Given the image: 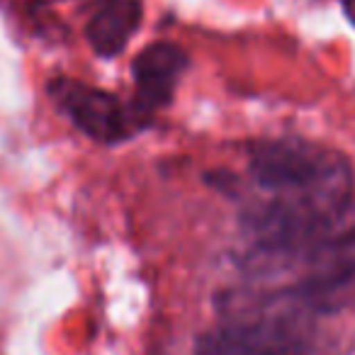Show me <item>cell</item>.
<instances>
[{
    "mask_svg": "<svg viewBox=\"0 0 355 355\" xmlns=\"http://www.w3.org/2000/svg\"><path fill=\"white\" fill-rule=\"evenodd\" d=\"M141 25V0H105L85 25V37L98 56L112 59Z\"/></svg>",
    "mask_w": 355,
    "mask_h": 355,
    "instance_id": "obj_5",
    "label": "cell"
},
{
    "mask_svg": "<svg viewBox=\"0 0 355 355\" xmlns=\"http://www.w3.org/2000/svg\"><path fill=\"white\" fill-rule=\"evenodd\" d=\"M185 69H188V54L171 42H153L139 51L132 64L137 107L141 112H153L171 103Z\"/></svg>",
    "mask_w": 355,
    "mask_h": 355,
    "instance_id": "obj_4",
    "label": "cell"
},
{
    "mask_svg": "<svg viewBox=\"0 0 355 355\" xmlns=\"http://www.w3.org/2000/svg\"><path fill=\"white\" fill-rule=\"evenodd\" d=\"M287 287L311 314H338L355 306V232L331 234L304 248Z\"/></svg>",
    "mask_w": 355,
    "mask_h": 355,
    "instance_id": "obj_2",
    "label": "cell"
},
{
    "mask_svg": "<svg viewBox=\"0 0 355 355\" xmlns=\"http://www.w3.org/2000/svg\"><path fill=\"white\" fill-rule=\"evenodd\" d=\"M345 10H348L350 20H353V25H355V0H345Z\"/></svg>",
    "mask_w": 355,
    "mask_h": 355,
    "instance_id": "obj_7",
    "label": "cell"
},
{
    "mask_svg": "<svg viewBox=\"0 0 355 355\" xmlns=\"http://www.w3.org/2000/svg\"><path fill=\"white\" fill-rule=\"evenodd\" d=\"M198 355H306V345L280 336L222 324L212 334L202 336Z\"/></svg>",
    "mask_w": 355,
    "mask_h": 355,
    "instance_id": "obj_6",
    "label": "cell"
},
{
    "mask_svg": "<svg viewBox=\"0 0 355 355\" xmlns=\"http://www.w3.org/2000/svg\"><path fill=\"white\" fill-rule=\"evenodd\" d=\"M248 173L263 198L243 214L251 248L295 253L336 234L353 200V168L334 148L275 139L251 148Z\"/></svg>",
    "mask_w": 355,
    "mask_h": 355,
    "instance_id": "obj_1",
    "label": "cell"
},
{
    "mask_svg": "<svg viewBox=\"0 0 355 355\" xmlns=\"http://www.w3.org/2000/svg\"><path fill=\"white\" fill-rule=\"evenodd\" d=\"M56 107L85 134L100 144L122 141L132 134L134 119L122 103L107 90L73 78H56L49 83Z\"/></svg>",
    "mask_w": 355,
    "mask_h": 355,
    "instance_id": "obj_3",
    "label": "cell"
}]
</instances>
